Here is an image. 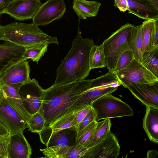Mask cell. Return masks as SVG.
I'll return each mask as SVG.
<instances>
[{"label":"cell","mask_w":158,"mask_h":158,"mask_svg":"<svg viewBox=\"0 0 158 158\" xmlns=\"http://www.w3.org/2000/svg\"><path fill=\"white\" fill-rule=\"evenodd\" d=\"M94 43L92 39L83 38L79 31L72 47L56 70V77L53 85L85 79L91 69L89 54Z\"/></svg>","instance_id":"obj_2"},{"label":"cell","mask_w":158,"mask_h":158,"mask_svg":"<svg viewBox=\"0 0 158 158\" xmlns=\"http://www.w3.org/2000/svg\"><path fill=\"white\" fill-rule=\"evenodd\" d=\"M134 59V55L131 49L126 51L119 57L113 72L125 69L130 64Z\"/></svg>","instance_id":"obj_32"},{"label":"cell","mask_w":158,"mask_h":158,"mask_svg":"<svg viewBox=\"0 0 158 158\" xmlns=\"http://www.w3.org/2000/svg\"><path fill=\"white\" fill-rule=\"evenodd\" d=\"M143 127L150 140L158 143V109L147 106Z\"/></svg>","instance_id":"obj_22"},{"label":"cell","mask_w":158,"mask_h":158,"mask_svg":"<svg viewBox=\"0 0 158 158\" xmlns=\"http://www.w3.org/2000/svg\"><path fill=\"white\" fill-rule=\"evenodd\" d=\"M22 84L8 85L0 83V96L5 99L28 122L31 115L24 108L19 94Z\"/></svg>","instance_id":"obj_15"},{"label":"cell","mask_w":158,"mask_h":158,"mask_svg":"<svg viewBox=\"0 0 158 158\" xmlns=\"http://www.w3.org/2000/svg\"><path fill=\"white\" fill-rule=\"evenodd\" d=\"M93 80L52 85L44 90L43 102L39 111L45 120L44 128L64 115L79 95L90 89Z\"/></svg>","instance_id":"obj_1"},{"label":"cell","mask_w":158,"mask_h":158,"mask_svg":"<svg viewBox=\"0 0 158 158\" xmlns=\"http://www.w3.org/2000/svg\"><path fill=\"white\" fill-rule=\"evenodd\" d=\"M148 158H158V152L156 150H149L147 153Z\"/></svg>","instance_id":"obj_40"},{"label":"cell","mask_w":158,"mask_h":158,"mask_svg":"<svg viewBox=\"0 0 158 158\" xmlns=\"http://www.w3.org/2000/svg\"><path fill=\"white\" fill-rule=\"evenodd\" d=\"M44 90L33 78L23 84L19 90V94L23 105L31 115L38 112L43 102Z\"/></svg>","instance_id":"obj_8"},{"label":"cell","mask_w":158,"mask_h":158,"mask_svg":"<svg viewBox=\"0 0 158 158\" xmlns=\"http://www.w3.org/2000/svg\"><path fill=\"white\" fill-rule=\"evenodd\" d=\"M10 135L7 129L0 122V136H6Z\"/></svg>","instance_id":"obj_39"},{"label":"cell","mask_w":158,"mask_h":158,"mask_svg":"<svg viewBox=\"0 0 158 158\" xmlns=\"http://www.w3.org/2000/svg\"><path fill=\"white\" fill-rule=\"evenodd\" d=\"M114 73L121 85L126 88L131 83L143 84L158 81V78L135 58L127 67Z\"/></svg>","instance_id":"obj_7"},{"label":"cell","mask_w":158,"mask_h":158,"mask_svg":"<svg viewBox=\"0 0 158 158\" xmlns=\"http://www.w3.org/2000/svg\"><path fill=\"white\" fill-rule=\"evenodd\" d=\"M156 8L158 9V0H148Z\"/></svg>","instance_id":"obj_41"},{"label":"cell","mask_w":158,"mask_h":158,"mask_svg":"<svg viewBox=\"0 0 158 158\" xmlns=\"http://www.w3.org/2000/svg\"><path fill=\"white\" fill-rule=\"evenodd\" d=\"M140 63L158 78V49L144 52Z\"/></svg>","instance_id":"obj_28"},{"label":"cell","mask_w":158,"mask_h":158,"mask_svg":"<svg viewBox=\"0 0 158 158\" xmlns=\"http://www.w3.org/2000/svg\"><path fill=\"white\" fill-rule=\"evenodd\" d=\"M12 0H0V15L4 14V12Z\"/></svg>","instance_id":"obj_38"},{"label":"cell","mask_w":158,"mask_h":158,"mask_svg":"<svg viewBox=\"0 0 158 158\" xmlns=\"http://www.w3.org/2000/svg\"><path fill=\"white\" fill-rule=\"evenodd\" d=\"M98 121L94 120L81 131L77 133V144L84 146L93 135L97 124Z\"/></svg>","instance_id":"obj_31"},{"label":"cell","mask_w":158,"mask_h":158,"mask_svg":"<svg viewBox=\"0 0 158 158\" xmlns=\"http://www.w3.org/2000/svg\"><path fill=\"white\" fill-rule=\"evenodd\" d=\"M76 126L62 130L53 135L46 141V147L73 146L77 144Z\"/></svg>","instance_id":"obj_21"},{"label":"cell","mask_w":158,"mask_h":158,"mask_svg":"<svg viewBox=\"0 0 158 158\" xmlns=\"http://www.w3.org/2000/svg\"><path fill=\"white\" fill-rule=\"evenodd\" d=\"M1 40L24 48L42 44H59L56 37L48 35L33 22H14L5 25H0Z\"/></svg>","instance_id":"obj_3"},{"label":"cell","mask_w":158,"mask_h":158,"mask_svg":"<svg viewBox=\"0 0 158 158\" xmlns=\"http://www.w3.org/2000/svg\"><path fill=\"white\" fill-rule=\"evenodd\" d=\"M156 19L145 20L142 24V55L145 52H149L157 49L154 46V32Z\"/></svg>","instance_id":"obj_24"},{"label":"cell","mask_w":158,"mask_h":158,"mask_svg":"<svg viewBox=\"0 0 158 158\" xmlns=\"http://www.w3.org/2000/svg\"><path fill=\"white\" fill-rule=\"evenodd\" d=\"M154 37V46L156 48H158V18L155 19Z\"/></svg>","instance_id":"obj_37"},{"label":"cell","mask_w":158,"mask_h":158,"mask_svg":"<svg viewBox=\"0 0 158 158\" xmlns=\"http://www.w3.org/2000/svg\"><path fill=\"white\" fill-rule=\"evenodd\" d=\"M92 107L91 106H89L81 109L76 112L77 124L80 123L83 119L89 112Z\"/></svg>","instance_id":"obj_35"},{"label":"cell","mask_w":158,"mask_h":158,"mask_svg":"<svg viewBox=\"0 0 158 158\" xmlns=\"http://www.w3.org/2000/svg\"><path fill=\"white\" fill-rule=\"evenodd\" d=\"M77 124L76 112L66 114L56 120L48 127L39 133L41 142L45 144L54 134L63 129L75 126Z\"/></svg>","instance_id":"obj_19"},{"label":"cell","mask_w":158,"mask_h":158,"mask_svg":"<svg viewBox=\"0 0 158 158\" xmlns=\"http://www.w3.org/2000/svg\"><path fill=\"white\" fill-rule=\"evenodd\" d=\"M95 120H96L95 113L92 108L90 111L81 121L76 126L77 133L80 132L92 122Z\"/></svg>","instance_id":"obj_33"},{"label":"cell","mask_w":158,"mask_h":158,"mask_svg":"<svg viewBox=\"0 0 158 158\" xmlns=\"http://www.w3.org/2000/svg\"><path fill=\"white\" fill-rule=\"evenodd\" d=\"M88 148L80 144L73 146H56L40 149L45 156L52 158H81Z\"/></svg>","instance_id":"obj_17"},{"label":"cell","mask_w":158,"mask_h":158,"mask_svg":"<svg viewBox=\"0 0 158 158\" xmlns=\"http://www.w3.org/2000/svg\"><path fill=\"white\" fill-rule=\"evenodd\" d=\"M98 121L102 119L132 116L133 111L130 106L111 94L104 95L91 104Z\"/></svg>","instance_id":"obj_6"},{"label":"cell","mask_w":158,"mask_h":158,"mask_svg":"<svg viewBox=\"0 0 158 158\" xmlns=\"http://www.w3.org/2000/svg\"><path fill=\"white\" fill-rule=\"evenodd\" d=\"M89 65L90 69L102 68L106 66L105 57L103 44L98 46L95 44L92 46L90 50Z\"/></svg>","instance_id":"obj_27"},{"label":"cell","mask_w":158,"mask_h":158,"mask_svg":"<svg viewBox=\"0 0 158 158\" xmlns=\"http://www.w3.org/2000/svg\"><path fill=\"white\" fill-rule=\"evenodd\" d=\"M45 124V120L39 111L31 115L28 122L29 131L38 134L44 128Z\"/></svg>","instance_id":"obj_30"},{"label":"cell","mask_w":158,"mask_h":158,"mask_svg":"<svg viewBox=\"0 0 158 158\" xmlns=\"http://www.w3.org/2000/svg\"><path fill=\"white\" fill-rule=\"evenodd\" d=\"M0 122L8 130L10 135L23 133L28 128V122L4 98L0 96Z\"/></svg>","instance_id":"obj_9"},{"label":"cell","mask_w":158,"mask_h":158,"mask_svg":"<svg viewBox=\"0 0 158 158\" xmlns=\"http://www.w3.org/2000/svg\"><path fill=\"white\" fill-rule=\"evenodd\" d=\"M25 49L8 42L0 43V77L9 67L23 59Z\"/></svg>","instance_id":"obj_16"},{"label":"cell","mask_w":158,"mask_h":158,"mask_svg":"<svg viewBox=\"0 0 158 158\" xmlns=\"http://www.w3.org/2000/svg\"><path fill=\"white\" fill-rule=\"evenodd\" d=\"M128 12L139 18L147 20L158 18V9L148 0H127Z\"/></svg>","instance_id":"obj_20"},{"label":"cell","mask_w":158,"mask_h":158,"mask_svg":"<svg viewBox=\"0 0 158 158\" xmlns=\"http://www.w3.org/2000/svg\"><path fill=\"white\" fill-rule=\"evenodd\" d=\"M142 45V24L134 26L132 30L130 41V49L134 58L140 62L142 58L141 48Z\"/></svg>","instance_id":"obj_26"},{"label":"cell","mask_w":158,"mask_h":158,"mask_svg":"<svg viewBox=\"0 0 158 158\" xmlns=\"http://www.w3.org/2000/svg\"><path fill=\"white\" fill-rule=\"evenodd\" d=\"M8 152L9 158L30 157L32 149L23 133L10 135Z\"/></svg>","instance_id":"obj_18"},{"label":"cell","mask_w":158,"mask_h":158,"mask_svg":"<svg viewBox=\"0 0 158 158\" xmlns=\"http://www.w3.org/2000/svg\"><path fill=\"white\" fill-rule=\"evenodd\" d=\"M48 44H42L25 48L22 57L26 60L31 59L37 63L47 52Z\"/></svg>","instance_id":"obj_29"},{"label":"cell","mask_w":158,"mask_h":158,"mask_svg":"<svg viewBox=\"0 0 158 158\" xmlns=\"http://www.w3.org/2000/svg\"><path fill=\"white\" fill-rule=\"evenodd\" d=\"M42 4L41 0H12L4 13L16 20L32 19Z\"/></svg>","instance_id":"obj_12"},{"label":"cell","mask_w":158,"mask_h":158,"mask_svg":"<svg viewBox=\"0 0 158 158\" xmlns=\"http://www.w3.org/2000/svg\"><path fill=\"white\" fill-rule=\"evenodd\" d=\"M111 127L110 118H106L101 122H98L93 135L84 146L88 148L103 140L110 131Z\"/></svg>","instance_id":"obj_25"},{"label":"cell","mask_w":158,"mask_h":158,"mask_svg":"<svg viewBox=\"0 0 158 158\" xmlns=\"http://www.w3.org/2000/svg\"><path fill=\"white\" fill-rule=\"evenodd\" d=\"M73 9L79 18L85 19L98 14L101 4L96 1L73 0Z\"/></svg>","instance_id":"obj_23"},{"label":"cell","mask_w":158,"mask_h":158,"mask_svg":"<svg viewBox=\"0 0 158 158\" xmlns=\"http://www.w3.org/2000/svg\"><path fill=\"white\" fill-rule=\"evenodd\" d=\"M24 58L7 68L0 77V83L8 85L23 84L31 81L29 62Z\"/></svg>","instance_id":"obj_13"},{"label":"cell","mask_w":158,"mask_h":158,"mask_svg":"<svg viewBox=\"0 0 158 158\" xmlns=\"http://www.w3.org/2000/svg\"><path fill=\"white\" fill-rule=\"evenodd\" d=\"M114 6L120 11L125 12L128 10V5L127 0H114Z\"/></svg>","instance_id":"obj_36"},{"label":"cell","mask_w":158,"mask_h":158,"mask_svg":"<svg viewBox=\"0 0 158 158\" xmlns=\"http://www.w3.org/2000/svg\"><path fill=\"white\" fill-rule=\"evenodd\" d=\"M66 6L64 0H48L42 3L32 18L38 26H45L62 18Z\"/></svg>","instance_id":"obj_10"},{"label":"cell","mask_w":158,"mask_h":158,"mask_svg":"<svg viewBox=\"0 0 158 158\" xmlns=\"http://www.w3.org/2000/svg\"><path fill=\"white\" fill-rule=\"evenodd\" d=\"M127 88L142 104L158 109V81L143 84L131 83Z\"/></svg>","instance_id":"obj_14"},{"label":"cell","mask_w":158,"mask_h":158,"mask_svg":"<svg viewBox=\"0 0 158 158\" xmlns=\"http://www.w3.org/2000/svg\"><path fill=\"white\" fill-rule=\"evenodd\" d=\"M10 135L0 136V158H8V145Z\"/></svg>","instance_id":"obj_34"},{"label":"cell","mask_w":158,"mask_h":158,"mask_svg":"<svg viewBox=\"0 0 158 158\" xmlns=\"http://www.w3.org/2000/svg\"><path fill=\"white\" fill-rule=\"evenodd\" d=\"M121 85L115 73L109 71L105 74L93 79L90 89L79 95L64 115L91 106L93 102L99 98L114 92Z\"/></svg>","instance_id":"obj_4"},{"label":"cell","mask_w":158,"mask_h":158,"mask_svg":"<svg viewBox=\"0 0 158 158\" xmlns=\"http://www.w3.org/2000/svg\"><path fill=\"white\" fill-rule=\"evenodd\" d=\"M134 25L129 23L121 26L105 40L103 45L106 66L113 72L117 61L122 54L130 49V41Z\"/></svg>","instance_id":"obj_5"},{"label":"cell","mask_w":158,"mask_h":158,"mask_svg":"<svg viewBox=\"0 0 158 158\" xmlns=\"http://www.w3.org/2000/svg\"><path fill=\"white\" fill-rule=\"evenodd\" d=\"M120 147L116 136L110 131L103 140L88 148L82 158H117Z\"/></svg>","instance_id":"obj_11"}]
</instances>
